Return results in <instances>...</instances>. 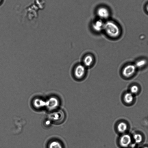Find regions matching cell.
<instances>
[{
    "label": "cell",
    "mask_w": 148,
    "mask_h": 148,
    "mask_svg": "<svg viewBox=\"0 0 148 148\" xmlns=\"http://www.w3.org/2000/svg\"><path fill=\"white\" fill-rule=\"evenodd\" d=\"M147 11H148V5H147Z\"/></svg>",
    "instance_id": "obj_16"
},
{
    "label": "cell",
    "mask_w": 148,
    "mask_h": 148,
    "mask_svg": "<svg viewBox=\"0 0 148 148\" xmlns=\"http://www.w3.org/2000/svg\"><path fill=\"white\" fill-rule=\"evenodd\" d=\"M49 148H63V147L61 143L55 141L50 143Z\"/></svg>",
    "instance_id": "obj_12"
},
{
    "label": "cell",
    "mask_w": 148,
    "mask_h": 148,
    "mask_svg": "<svg viewBox=\"0 0 148 148\" xmlns=\"http://www.w3.org/2000/svg\"><path fill=\"white\" fill-rule=\"evenodd\" d=\"M51 119L54 123L59 124L63 122L65 118L64 112L61 110H59L53 113L51 115Z\"/></svg>",
    "instance_id": "obj_6"
},
{
    "label": "cell",
    "mask_w": 148,
    "mask_h": 148,
    "mask_svg": "<svg viewBox=\"0 0 148 148\" xmlns=\"http://www.w3.org/2000/svg\"><path fill=\"white\" fill-rule=\"evenodd\" d=\"M138 90L139 88L138 86L136 85H132L130 88V92L133 94L137 93Z\"/></svg>",
    "instance_id": "obj_14"
},
{
    "label": "cell",
    "mask_w": 148,
    "mask_h": 148,
    "mask_svg": "<svg viewBox=\"0 0 148 148\" xmlns=\"http://www.w3.org/2000/svg\"><path fill=\"white\" fill-rule=\"evenodd\" d=\"M136 69L134 64H128L123 68L122 71V75L125 78H130L134 75Z\"/></svg>",
    "instance_id": "obj_4"
},
{
    "label": "cell",
    "mask_w": 148,
    "mask_h": 148,
    "mask_svg": "<svg viewBox=\"0 0 148 148\" xmlns=\"http://www.w3.org/2000/svg\"><path fill=\"white\" fill-rule=\"evenodd\" d=\"M147 60L145 59H142L137 60L134 64L137 68L141 69L145 67L147 64Z\"/></svg>",
    "instance_id": "obj_9"
},
{
    "label": "cell",
    "mask_w": 148,
    "mask_h": 148,
    "mask_svg": "<svg viewBox=\"0 0 148 148\" xmlns=\"http://www.w3.org/2000/svg\"><path fill=\"white\" fill-rule=\"evenodd\" d=\"M3 0H0V4L3 2Z\"/></svg>",
    "instance_id": "obj_15"
},
{
    "label": "cell",
    "mask_w": 148,
    "mask_h": 148,
    "mask_svg": "<svg viewBox=\"0 0 148 148\" xmlns=\"http://www.w3.org/2000/svg\"><path fill=\"white\" fill-rule=\"evenodd\" d=\"M133 94L130 92H127L125 95L124 100L127 103H131L133 101Z\"/></svg>",
    "instance_id": "obj_11"
},
{
    "label": "cell",
    "mask_w": 148,
    "mask_h": 148,
    "mask_svg": "<svg viewBox=\"0 0 148 148\" xmlns=\"http://www.w3.org/2000/svg\"><path fill=\"white\" fill-rule=\"evenodd\" d=\"M94 58L91 54H88L84 57L82 64L87 68L93 65L94 63Z\"/></svg>",
    "instance_id": "obj_7"
},
{
    "label": "cell",
    "mask_w": 148,
    "mask_h": 148,
    "mask_svg": "<svg viewBox=\"0 0 148 148\" xmlns=\"http://www.w3.org/2000/svg\"><path fill=\"white\" fill-rule=\"evenodd\" d=\"M127 125L126 123L123 122L119 123L117 125V129L119 132L123 133L125 132L127 129Z\"/></svg>",
    "instance_id": "obj_10"
},
{
    "label": "cell",
    "mask_w": 148,
    "mask_h": 148,
    "mask_svg": "<svg viewBox=\"0 0 148 148\" xmlns=\"http://www.w3.org/2000/svg\"><path fill=\"white\" fill-rule=\"evenodd\" d=\"M134 138L136 143H140L142 140V137L139 134H135L134 136Z\"/></svg>",
    "instance_id": "obj_13"
},
{
    "label": "cell",
    "mask_w": 148,
    "mask_h": 148,
    "mask_svg": "<svg viewBox=\"0 0 148 148\" xmlns=\"http://www.w3.org/2000/svg\"><path fill=\"white\" fill-rule=\"evenodd\" d=\"M86 69L82 63L77 64L73 70V75L76 79L80 80L83 79L86 74Z\"/></svg>",
    "instance_id": "obj_3"
},
{
    "label": "cell",
    "mask_w": 148,
    "mask_h": 148,
    "mask_svg": "<svg viewBox=\"0 0 148 148\" xmlns=\"http://www.w3.org/2000/svg\"><path fill=\"white\" fill-rule=\"evenodd\" d=\"M131 138L128 134H125L121 136L120 139L119 143L121 146L124 147H127L131 143Z\"/></svg>",
    "instance_id": "obj_8"
},
{
    "label": "cell",
    "mask_w": 148,
    "mask_h": 148,
    "mask_svg": "<svg viewBox=\"0 0 148 148\" xmlns=\"http://www.w3.org/2000/svg\"><path fill=\"white\" fill-rule=\"evenodd\" d=\"M97 18L105 21L109 19L110 11L108 7L105 5H100L95 10Z\"/></svg>",
    "instance_id": "obj_2"
},
{
    "label": "cell",
    "mask_w": 148,
    "mask_h": 148,
    "mask_svg": "<svg viewBox=\"0 0 148 148\" xmlns=\"http://www.w3.org/2000/svg\"><path fill=\"white\" fill-rule=\"evenodd\" d=\"M103 32L108 37L113 39L118 37L120 34L118 26L110 19L105 21Z\"/></svg>",
    "instance_id": "obj_1"
},
{
    "label": "cell",
    "mask_w": 148,
    "mask_h": 148,
    "mask_svg": "<svg viewBox=\"0 0 148 148\" xmlns=\"http://www.w3.org/2000/svg\"><path fill=\"white\" fill-rule=\"evenodd\" d=\"M143 148H148V147H144Z\"/></svg>",
    "instance_id": "obj_17"
},
{
    "label": "cell",
    "mask_w": 148,
    "mask_h": 148,
    "mask_svg": "<svg viewBox=\"0 0 148 148\" xmlns=\"http://www.w3.org/2000/svg\"><path fill=\"white\" fill-rule=\"evenodd\" d=\"M105 21L97 18L92 21L91 23V28L95 33L103 32Z\"/></svg>",
    "instance_id": "obj_5"
}]
</instances>
